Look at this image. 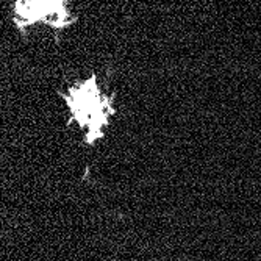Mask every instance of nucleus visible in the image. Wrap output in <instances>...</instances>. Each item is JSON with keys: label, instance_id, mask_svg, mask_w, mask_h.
<instances>
[{"label": "nucleus", "instance_id": "obj_1", "mask_svg": "<svg viewBox=\"0 0 261 261\" xmlns=\"http://www.w3.org/2000/svg\"><path fill=\"white\" fill-rule=\"evenodd\" d=\"M60 97L66 105L69 121L83 135L86 144L103 139L116 116V102L105 91L97 74H91L69 85Z\"/></svg>", "mask_w": 261, "mask_h": 261}, {"label": "nucleus", "instance_id": "obj_2", "mask_svg": "<svg viewBox=\"0 0 261 261\" xmlns=\"http://www.w3.org/2000/svg\"><path fill=\"white\" fill-rule=\"evenodd\" d=\"M11 22L22 35L35 27L63 32L74 25L77 16L70 8V0H13Z\"/></svg>", "mask_w": 261, "mask_h": 261}]
</instances>
